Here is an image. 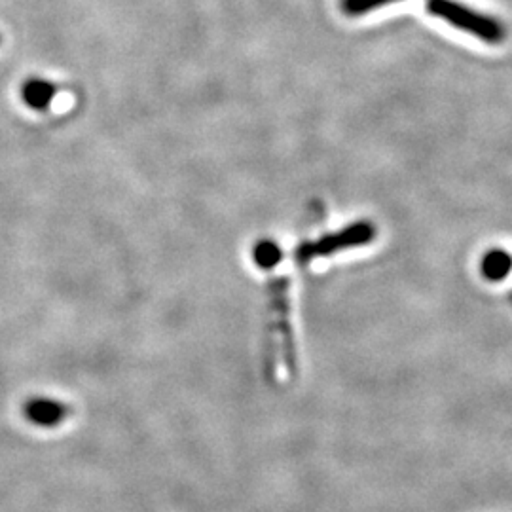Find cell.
Listing matches in <instances>:
<instances>
[{
	"mask_svg": "<svg viewBox=\"0 0 512 512\" xmlns=\"http://www.w3.org/2000/svg\"><path fill=\"white\" fill-rule=\"evenodd\" d=\"M21 101L29 107L31 110H37V112H46L50 109L52 101L57 97V86L48 82V80H42V78H29L21 84Z\"/></svg>",
	"mask_w": 512,
	"mask_h": 512,
	"instance_id": "5b68a950",
	"label": "cell"
},
{
	"mask_svg": "<svg viewBox=\"0 0 512 512\" xmlns=\"http://www.w3.org/2000/svg\"><path fill=\"white\" fill-rule=\"evenodd\" d=\"M427 12L488 44H499L507 37V29L499 19L476 12L458 0H427Z\"/></svg>",
	"mask_w": 512,
	"mask_h": 512,
	"instance_id": "7a4b0ae2",
	"label": "cell"
},
{
	"mask_svg": "<svg viewBox=\"0 0 512 512\" xmlns=\"http://www.w3.org/2000/svg\"><path fill=\"white\" fill-rule=\"evenodd\" d=\"M0 40H2V37H0Z\"/></svg>",
	"mask_w": 512,
	"mask_h": 512,
	"instance_id": "9c48e42d",
	"label": "cell"
},
{
	"mask_svg": "<svg viewBox=\"0 0 512 512\" xmlns=\"http://www.w3.org/2000/svg\"><path fill=\"white\" fill-rule=\"evenodd\" d=\"M480 272L488 281H503L512 272V255L503 249H490L482 256Z\"/></svg>",
	"mask_w": 512,
	"mask_h": 512,
	"instance_id": "8992f818",
	"label": "cell"
},
{
	"mask_svg": "<svg viewBox=\"0 0 512 512\" xmlns=\"http://www.w3.org/2000/svg\"><path fill=\"white\" fill-rule=\"evenodd\" d=\"M25 418L31 421L33 425L42 427V429H54L61 423L69 420L73 416V408L69 404L59 401V399H50V397H35L29 399L23 406Z\"/></svg>",
	"mask_w": 512,
	"mask_h": 512,
	"instance_id": "277c9868",
	"label": "cell"
},
{
	"mask_svg": "<svg viewBox=\"0 0 512 512\" xmlns=\"http://www.w3.org/2000/svg\"><path fill=\"white\" fill-rule=\"evenodd\" d=\"M253 260L262 270H274L283 262V249L274 239H260L253 249Z\"/></svg>",
	"mask_w": 512,
	"mask_h": 512,
	"instance_id": "52a82bcc",
	"label": "cell"
},
{
	"mask_svg": "<svg viewBox=\"0 0 512 512\" xmlns=\"http://www.w3.org/2000/svg\"><path fill=\"white\" fill-rule=\"evenodd\" d=\"M393 2H399V0H342V10L351 18H355Z\"/></svg>",
	"mask_w": 512,
	"mask_h": 512,
	"instance_id": "ba28073f",
	"label": "cell"
},
{
	"mask_svg": "<svg viewBox=\"0 0 512 512\" xmlns=\"http://www.w3.org/2000/svg\"><path fill=\"white\" fill-rule=\"evenodd\" d=\"M266 374L274 380L275 338L279 340V351L285 359V366L291 374H296V349H294L293 327L289 319V281L287 277H277L270 283V311H268V329H266Z\"/></svg>",
	"mask_w": 512,
	"mask_h": 512,
	"instance_id": "6da1fadb",
	"label": "cell"
},
{
	"mask_svg": "<svg viewBox=\"0 0 512 512\" xmlns=\"http://www.w3.org/2000/svg\"><path fill=\"white\" fill-rule=\"evenodd\" d=\"M511 298H512V294H511Z\"/></svg>",
	"mask_w": 512,
	"mask_h": 512,
	"instance_id": "30bf717a",
	"label": "cell"
},
{
	"mask_svg": "<svg viewBox=\"0 0 512 512\" xmlns=\"http://www.w3.org/2000/svg\"><path fill=\"white\" fill-rule=\"evenodd\" d=\"M376 234H378V230L372 222H368V220L353 222L338 232L325 234L321 238L310 239V241H302L298 247H294V262L300 266H306L315 258H323V256L336 255V253L349 251L355 247H363L376 238Z\"/></svg>",
	"mask_w": 512,
	"mask_h": 512,
	"instance_id": "3957f363",
	"label": "cell"
}]
</instances>
